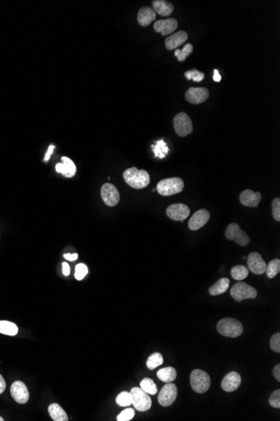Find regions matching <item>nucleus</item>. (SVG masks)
Returning <instances> with one entry per match:
<instances>
[{
    "label": "nucleus",
    "instance_id": "33",
    "mask_svg": "<svg viewBox=\"0 0 280 421\" xmlns=\"http://www.w3.org/2000/svg\"><path fill=\"white\" fill-rule=\"evenodd\" d=\"M185 76L188 80H193L194 82L196 83H201V81H203L205 77V74L202 72L198 71L196 69L190 70L185 73Z\"/></svg>",
    "mask_w": 280,
    "mask_h": 421
},
{
    "label": "nucleus",
    "instance_id": "13",
    "mask_svg": "<svg viewBox=\"0 0 280 421\" xmlns=\"http://www.w3.org/2000/svg\"><path fill=\"white\" fill-rule=\"evenodd\" d=\"M209 97V91L206 88H190L186 93V101L192 104H200Z\"/></svg>",
    "mask_w": 280,
    "mask_h": 421
},
{
    "label": "nucleus",
    "instance_id": "43",
    "mask_svg": "<svg viewBox=\"0 0 280 421\" xmlns=\"http://www.w3.org/2000/svg\"><path fill=\"white\" fill-rule=\"evenodd\" d=\"M64 258L70 261V262H74L78 258V255L77 253L74 254H64Z\"/></svg>",
    "mask_w": 280,
    "mask_h": 421
},
{
    "label": "nucleus",
    "instance_id": "37",
    "mask_svg": "<svg viewBox=\"0 0 280 421\" xmlns=\"http://www.w3.org/2000/svg\"><path fill=\"white\" fill-rule=\"evenodd\" d=\"M269 404L273 408L275 409H280V390L277 389L272 394L271 396L269 397Z\"/></svg>",
    "mask_w": 280,
    "mask_h": 421
},
{
    "label": "nucleus",
    "instance_id": "40",
    "mask_svg": "<svg viewBox=\"0 0 280 421\" xmlns=\"http://www.w3.org/2000/svg\"><path fill=\"white\" fill-rule=\"evenodd\" d=\"M62 272H63V274L65 276H69L70 275L71 269H70V266L66 262H63L62 263Z\"/></svg>",
    "mask_w": 280,
    "mask_h": 421
},
{
    "label": "nucleus",
    "instance_id": "22",
    "mask_svg": "<svg viewBox=\"0 0 280 421\" xmlns=\"http://www.w3.org/2000/svg\"><path fill=\"white\" fill-rule=\"evenodd\" d=\"M153 9L155 12L164 17H168L174 12V6L172 3L165 0H154L152 2Z\"/></svg>",
    "mask_w": 280,
    "mask_h": 421
},
{
    "label": "nucleus",
    "instance_id": "46",
    "mask_svg": "<svg viewBox=\"0 0 280 421\" xmlns=\"http://www.w3.org/2000/svg\"><path fill=\"white\" fill-rule=\"evenodd\" d=\"M0 421H3V419L1 416H0Z\"/></svg>",
    "mask_w": 280,
    "mask_h": 421
},
{
    "label": "nucleus",
    "instance_id": "11",
    "mask_svg": "<svg viewBox=\"0 0 280 421\" xmlns=\"http://www.w3.org/2000/svg\"><path fill=\"white\" fill-rule=\"evenodd\" d=\"M190 213L189 207L184 203H174L166 209V215L173 221H184L188 218Z\"/></svg>",
    "mask_w": 280,
    "mask_h": 421
},
{
    "label": "nucleus",
    "instance_id": "34",
    "mask_svg": "<svg viewBox=\"0 0 280 421\" xmlns=\"http://www.w3.org/2000/svg\"><path fill=\"white\" fill-rule=\"evenodd\" d=\"M152 148H153V153L155 154V156H159L160 158H163L169 151V148H166L165 143L163 141L158 142L155 146L153 145Z\"/></svg>",
    "mask_w": 280,
    "mask_h": 421
},
{
    "label": "nucleus",
    "instance_id": "39",
    "mask_svg": "<svg viewBox=\"0 0 280 421\" xmlns=\"http://www.w3.org/2000/svg\"><path fill=\"white\" fill-rule=\"evenodd\" d=\"M270 347H271L272 350L275 351V352H277V353H280V333H276V334H274V336H272L271 340H270Z\"/></svg>",
    "mask_w": 280,
    "mask_h": 421
},
{
    "label": "nucleus",
    "instance_id": "30",
    "mask_svg": "<svg viewBox=\"0 0 280 421\" xmlns=\"http://www.w3.org/2000/svg\"><path fill=\"white\" fill-rule=\"evenodd\" d=\"M140 388L149 395H155L158 393L156 384L154 383L153 380L149 378V377H146L145 379L142 380L141 383H140Z\"/></svg>",
    "mask_w": 280,
    "mask_h": 421
},
{
    "label": "nucleus",
    "instance_id": "4",
    "mask_svg": "<svg viewBox=\"0 0 280 421\" xmlns=\"http://www.w3.org/2000/svg\"><path fill=\"white\" fill-rule=\"evenodd\" d=\"M191 385L195 393L204 394L208 391L211 386V378L207 372L201 370L195 369L191 373Z\"/></svg>",
    "mask_w": 280,
    "mask_h": 421
},
{
    "label": "nucleus",
    "instance_id": "23",
    "mask_svg": "<svg viewBox=\"0 0 280 421\" xmlns=\"http://www.w3.org/2000/svg\"><path fill=\"white\" fill-rule=\"evenodd\" d=\"M229 283L230 280L227 277H222L221 279H219L216 283H214L209 289V294L213 296H217V295H222L225 292H227V289L229 288Z\"/></svg>",
    "mask_w": 280,
    "mask_h": 421
},
{
    "label": "nucleus",
    "instance_id": "31",
    "mask_svg": "<svg viewBox=\"0 0 280 421\" xmlns=\"http://www.w3.org/2000/svg\"><path fill=\"white\" fill-rule=\"evenodd\" d=\"M116 403L121 407L130 406L133 404V396L130 392H122L116 397Z\"/></svg>",
    "mask_w": 280,
    "mask_h": 421
},
{
    "label": "nucleus",
    "instance_id": "9",
    "mask_svg": "<svg viewBox=\"0 0 280 421\" xmlns=\"http://www.w3.org/2000/svg\"><path fill=\"white\" fill-rule=\"evenodd\" d=\"M101 196L108 206H115L120 200L119 192L112 183H104L101 189Z\"/></svg>",
    "mask_w": 280,
    "mask_h": 421
},
{
    "label": "nucleus",
    "instance_id": "36",
    "mask_svg": "<svg viewBox=\"0 0 280 421\" xmlns=\"http://www.w3.org/2000/svg\"><path fill=\"white\" fill-rule=\"evenodd\" d=\"M88 272L87 267L83 264L80 263L76 266V272H75V277L77 280H83L86 277V275Z\"/></svg>",
    "mask_w": 280,
    "mask_h": 421
},
{
    "label": "nucleus",
    "instance_id": "2",
    "mask_svg": "<svg viewBox=\"0 0 280 421\" xmlns=\"http://www.w3.org/2000/svg\"><path fill=\"white\" fill-rule=\"evenodd\" d=\"M216 329L221 336L235 338L243 332V325L236 319L225 318L219 321Z\"/></svg>",
    "mask_w": 280,
    "mask_h": 421
},
{
    "label": "nucleus",
    "instance_id": "44",
    "mask_svg": "<svg viewBox=\"0 0 280 421\" xmlns=\"http://www.w3.org/2000/svg\"><path fill=\"white\" fill-rule=\"evenodd\" d=\"M5 388H6V383L3 379V377H2V375L0 374V395L5 390Z\"/></svg>",
    "mask_w": 280,
    "mask_h": 421
},
{
    "label": "nucleus",
    "instance_id": "17",
    "mask_svg": "<svg viewBox=\"0 0 280 421\" xmlns=\"http://www.w3.org/2000/svg\"><path fill=\"white\" fill-rule=\"evenodd\" d=\"M242 383V377L236 371H231L221 381V388L227 393L235 391Z\"/></svg>",
    "mask_w": 280,
    "mask_h": 421
},
{
    "label": "nucleus",
    "instance_id": "21",
    "mask_svg": "<svg viewBox=\"0 0 280 421\" xmlns=\"http://www.w3.org/2000/svg\"><path fill=\"white\" fill-rule=\"evenodd\" d=\"M137 19L141 26H148L156 20V13L151 7H142L139 9Z\"/></svg>",
    "mask_w": 280,
    "mask_h": 421
},
{
    "label": "nucleus",
    "instance_id": "27",
    "mask_svg": "<svg viewBox=\"0 0 280 421\" xmlns=\"http://www.w3.org/2000/svg\"><path fill=\"white\" fill-rule=\"evenodd\" d=\"M248 273H249L248 268L243 265L235 266L231 270L232 277L237 281H242V280L245 279L246 277H248Z\"/></svg>",
    "mask_w": 280,
    "mask_h": 421
},
{
    "label": "nucleus",
    "instance_id": "19",
    "mask_svg": "<svg viewBox=\"0 0 280 421\" xmlns=\"http://www.w3.org/2000/svg\"><path fill=\"white\" fill-rule=\"evenodd\" d=\"M188 40V34L186 31H178L168 36L165 40V48L168 50H174L184 44Z\"/></svg>",
    "mask_w": 280,
    "mask_h": 421
},
{
    "label": "nucleus",
    "instance_id": "5",
    "mask_svg": "<svg viewBox=\"0 0 280 421\" xmlns=\"http://www.w3.org/2000/svg\"><path fill=\"white\" fill-rule=\"evenodd\" d=\"M230 293L233 299L237 302H242L245 299H253L258 295L256 289L248 285V283L242 282L234 284L231 289Z\"/></svg>",
    "mask_w": 280,
    "mask_h": 421
},
{
    "label": "nucleus",
    "instance_id": "16",
    "mask_svg": "<svg viewBox=\"0 0 280 421\" xmlns=\"http://www.w3.org/2000/svg\"><path fill=\"white\" fill-rule=\"evenodd\" d=\"M210 213L208 210L205 209H199L198 211L192 215V218L190 219L188 226L190 230H197L207 224L210 220Z\"/></svg>",
    "mask_w": 280,
    "mask_h": 421
},
{
    "label": "nucleus",
    "instance_id": "24",
    "mask_svg": "<svg viewBox=\"0 0 280 421\" xmlns=\"http://www.w3.org/2000/svg\"><path fill=\"white\" fill-rule=\"evenodd\" d=\"M49 414L51 419L55 421H67L68 416L64 409L57 403H51L49 408Z\"/></svg>",
    "mask_w": 280,
    "mask_h": 421
},
{
    "label": "nucleus",
    "instance_id": "6",
    "mask_svg": "<svg viewBox=\"0 0 280 421\" xmlns=\"http://www.w3.org/2000/svg\"><path fill=\"white\" fill-rule=\"evenodd\" d=\"M131 395L133 396V404L134 409L140 412H145L151 409L152 405L150 395L144 391L141 388L134 387L131 389Z\"/></svg>",
    "mask_w": 280,
    "mask_h": 421
},
{
    "label": "nucleus",
    "instance_id": "45",
    "mask_svg": "<svg viewBox=\"0 0 280 421\" xmlns=\"http://www.w3.org/2000/svg\"><path fill=\"white\" fill-rule=\"evenodd\" d=\"M213 79H214V81H215V82H220V81H221V76L220 75V74H219L218 70H216V69L214 70Z\"/></svg>",
    "mask_w": 280,
    "mask_h": 421
},
{
    "label": "nucleus",
    "instance_id": "3",
    "mask_svg": "<svg viewBox=\"0 0 280 421\" xmlns=\"http://www.w3.org/2000/svg\"><path fill=\"white\" fill-rule=\"evenodd\" d=\"M184 185V181L180 177L165 178L157 184V191L162 196H171L182 192Z\"/></svg>",
    "mask_w": 280,
    "mask_h": 421
},
{
    "label": "nucleus",
    "instance_id": "35",
    "mask_svg": "<svg viewBox=\"0 0 280 421\" xmlns=\"http://www.w3.org/2000/svg\"><path fill=\"white\" fill-rule=\"evenodd\" d=\"M135 412L134 409L132 408H128L124 409V411H122L119 415L117 416V421H129L134 417Z\"/></svg>",
    "mask_w": 280,
    "mask_h": 421
},
{
    "label": "nucleus",
    "instance_id": "42",
    "mask_svg": "<svg viewBox=\"0 0 280 421\" xmlns=\"http://www.w3.org/2000/svg\"><path fill=\"white\" fill-rule=\"evenodd\" d=\"M54 149H55V146H54V145H50V147H49V148H48L47 152H46V154H45V156H44V162H47V161H49V159H50V155L53 153Z\"/></svg>",
    "mask_w": 280,
    "mask_h": 421
},
{
    "label": "nucleus",
    "instance_id": "26",
    "mask_svg": "<svg viewBox=\"0 0 280 421\" xmlns=\"http://www.w3.org/2000/svg\"><path fill=\"white\" fill-rule=\"evenodd\" d=\"M19 332L18 326L12 322L0 321V333L7 336H16Z\"/></svg>",
    "mask_w": 280,
    "mask_h": 421
},
{
    "label": "nucleus",
    "instance_id": "38",
    "mask_svg": "<svg viewBox=\"0 0 280 421\" xmlns=\"http://www.w3.org/2000/svg\"><path fill=\"white\" fill-rule=\"evenodd\" d=\"M272 210H273V216L275 221H280V198H276L272 202Z\"/></svg>",
    "mask_w": 280,
    "mask_h": 421
},
{
    "label": "nucleus",
    "instance_id": "10",
    "mask_svg": "<svg viewBox=\"0 0 280 421\" xmlns=\"http://www.w3.org/2000/svg\"><path fill=\"white\" fill-rule=\"evenodd\" d=\"M177 397V387L173 383H168L159 392L158 401L161 406H171Z\"/></svg>",
    "mask_w": 280,
    "mask_h": 421
},
{
    "label": "nucleus",
    "instance_id": "12",
    "mask_svg": "<svg viewBox=\"0 0 280 421\" xmlns=\"http://www.w3.org/2000/svg\"><path fill=\"white\" fill-rule=\"evenodd\" d=\"M10 394H11L13 398L17 403H21V404L26 403L29 400V397H30V394H29L26 385L21 381H16L13 383L11 388H10Z\"/></svg>",
    "mask_w": 280,
    "mask_h": 421
},
{
    "label": "nucleus",
    "instance_id": "1",
    "mask_svg": "<svg viewBox=\"0 0 280 421\" xmlns=\"http://www.w3.org/2000/svg\"><path fill=\"white\" fill-rule=\"evenodd\" d=\"M123 176L125 183L135 189H145L151 182V177L148 172L142 169L139 170L135 167L125 170Z\"/></svg>",
    "mask_w": 280,
    "mask_h": 421
},
{
    "label": "nucleus",
    "instance_id": "14",
    "mask_svg": "<svg viewBox=\"0 0 280 421\" xmlns=\"http://www.w3.org/2000/svg\"><path fill=\"white\" fill-rule=\"evenodd\" d=\"M178 27V21L174 18L159 20L153 25V30L155 32L160 33L162 36H168L174 32Z\"/></svg>",
    "mask_w": 280,
    "mask_h": 421
},
{
    "label": "nucleus",
    "instance_id": "20",
    "mask_svg": "<svg viewBox=\"0 0 280 421\" xmlns=\"http://www.w3.org/2000/svg\"><path fill=\"white\" fill-rule=\"evenodd\" d=\"M62 163L60 162L56 164V172L64 175L65 177H74L77 173V168L74 162L66 156H62Z\"/></svg>",
    "mask_w": 280,
    "mask_h": 421
},
{
    "label": "nucleus",
    "instance_id": "25",
    "mask_svg": "<svg viewBox=\"0 0 280 421\" xmlns=\"http://www.w3.org/2000/svg\"><path fill=\"white\" fill-rule=\"evenodd\" d=\"M176 370L172 367L162 368L157 372V377L164 383H171L176 378Z\"/></svg>",
    "mask_w": 280,
    "mask_h": 421
},
{
    "label": "nucleus",
    "instance_id": "8",
    "mask_svg": "<svg viewBox=\"0 0 280 421\" xmlns=\"http://www.w3.org/2000/svg\"><path fill=\"white\" fill-rule=\"evenodd\" d=\"M226 237L229 241L235 242L240 246H247L250 243L249 236L240 228L237 223H231L227 227L225 232Z\"/></svg>",
    "mask_w": 280,
    "mask_h": 421
},
{
    "label": "nucleus",
    "instance_id": "32",
    "mask_svg": "<svg viewBox=\"0 0 280 421\" xmlns=\"http://www.w3.org/2000/svg\"><path fill=\"white\" fill-rule=\"evenodd\" d=\"M193 49H194L193 46L190 43H187L183 48L182 50L177 49V50H174V56H176L177 60L179 62H184L190 56V54L193 51Z\"/></svg>",
    "mask_w": 280,
    "mask_h": 421
},
{
    "label": "nucleus",
    "instance_id": "41",
    "mask_svg": "<svg viewBox=\"0 0 280 421\" xmlns=\"http://www.w3.org/2000/svg\"><path fill=\"white\" fill-rule=\"evenodd\" d=\"M273 374H274V377H275V379H277V381L280 382V364H278V365L275 366L274 368V371H273Z\"/></svg>",
    "mask_w": 280,
    "mask_h": 421
},
{
    "label": "nucleus",
    "instance_id": "7",
    "mask_svg": "<svg viewBox=\"0 0 280 421\" xmlns=\"http://www.w3.org/2000/svg\"><path fill=\"white\" fill-rule=\"evenodd\" d=\"M174 128L180 137L188 136L193 131V124L189 115L186 113H178L174 117Z\"/></svg>",
    "mask_w": 280,
    "mask_h": 421
},
{
    "label": "nucleus",
    "instance_id": "15",
    "mask_svg": "<svg viewBox=\"0 0 280 421\" xmlns=\"http://www.w3.org/2000/svg\"><path fill=\"white\" fill-rule=\"evenodd\" d=\"M248 265L249 271L253 273L262 275L265 272L267 264L259 253L252 252L248 257Z\"/></svg>",
    "mask_w": 280,
    "mask_h": 421
},
{
    "label": "nucleus",
    "instance_id": "18",
    "mask_svg": "<svg viewBox=\"0 0 280 421\" xmlns=\"http://www.w3.org/2000/svg\"><path fill=\"white\" fill-rule=\"evenodd\" d=\"M262 195L259 192H254L251 189H246L240 195V202L242 205L257 208L259 204Z\"/></svg>",
    "mask_w": 280,
    "mask_h": 421
},
{
    "label": "nucleus",
    "instance_id": "29",
    "mask_svg": "<svg viewBox=\"0 0 280 421\" xmlns=\"http://www.w3.org/2000/svg\"><path fill=\"white\" fill-rule=\"evenodd\" d=\"M163 362H164V360H163L162 355L159 353V352H154V353L149 356L147 362H146V365H147V368L150 370H153L154 368H158L159 366L162 365Z\"/></svg>",
    "mask_w": 280,
    "mask_h": 421
},
{
    "label": "nucleus",
    "instance_id": "28",
    "mask_svg": "<svg viewBox=\"0 0 280 421\" xmlns=\"http://www.w3.org/2000/svg\"><path fill=\"white\" fill-rule=\"evenodd\" d=\"M280 272V260L274 259L266 265L265 272L268 278H274Z\"/></svg>",
    "mask_w": 280,
    "mask_h": 421
}]
</instances>
